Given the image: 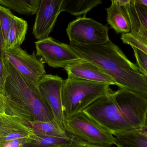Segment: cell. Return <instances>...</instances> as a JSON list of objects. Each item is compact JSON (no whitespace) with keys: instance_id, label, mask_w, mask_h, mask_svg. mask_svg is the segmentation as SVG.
<instances>
[{"instance_id":"obj_1","label":"cell","mask_w":147,"mask_h":147,"mask_svg":"<svg viewBox=\"0 0 147 147\" xmlns=\"http://www.w3.org/2000/svg\"><path fill=\"white\" fill-rule=\"evenodd\" d=\"M84 112L114 136L141 131L147 126V98L123 89H111Z\"/></svg>"},{"instance_id":"obj_2","label":"cell","mask_w":147,"mask_h":147,"mask_svg":"<svg viewBox=\"0 0 147 147\" xmlns=\"http://www.w3.org/2000/svg\"><path fill=\"white\" fill-rule=\"evenodd\" d=\"M5 63L8 72L4 88L6 114L26 122L53 120L37 84L24 77L6 60Z\"/></svg>"},{"instance_id":"obj_3","label":"cell","mask_w":147,"mask_h":147,"mask_svg":"<svg viewBox=\"0 0 147 147\" xmlns=\"http://www.w3.org/2000/svg\"><path fill=\"white\" fill-rule=\"evenodd\" d=\"M110 85L79 79L68 77L64 80L62 103L64 121L84 111L109 91Z\"/></svg>"},{"instance_id":"obj_4","label":"cell","mask_w":147,"mask_h":147,"mask_svg":"<svg viewBox=\"0 0 147 147\" xmlns=\"http://www.w3.org/2000/svg\"><path fill=\"white\" fill-rule=\"evenodd\" d=\"M64 124L67 133L90 144L104 147L117 145L112 134L83 111L65 121Z\"/></svg>"},{"instance_id":"obj_5","label":"cell","mask_w":147,"mask_h":147,"mask_svg":"<svg viewBox=\"0 0 147 147\" xmlns=\"http://www.w3.org/2000/svg\"><path fill=\"white\" fill-rule=\"evenodd\" d=\"M109 28L86 16L70 22L66 33L70 43L82 45H102L109 41Z\"/></svg>"},{"instance_id":"obj_6","label":"cell","mask_w":147,"mask_h":147,"mask_svg":"<svg viewBox=\"0 0 147 147\" xmlns=\"http://www.w3.org/2000/svg\"><path fill=\"white\" fill-rule=\"evenodd\" d=\"M36 55L42 64L54 68L64 69L68 64L79 59L69 45L49 37L34 42Z\"/></svg>"},{"instance_id":"obj_7","label":"cell","mask_w":147,"mask_h":147,"mask_svg":"<svg viewBox=\"0 0 147 147\" xmlns=\"http://www.w3.org/2000/svg\"><path fill=\"white\" fill-rule=\"evenodd\" d=\"M4 59L10 63L22 76L37 84L47 75L44 64L38 59L34 51L32 54L21 47L4 51Z\"/></svg>"},{"instance_id":"obj_8","label":"cell","mask_w":147,"mask_h":147,"mask_svg":"<svg viewBox=\"0 0 147 147\" xmlns=\"http://www.w3.org/2000/svg\"><path fill=\"white\" fill-rule=\"evenodd\" d=\"M63 81L57 75L47 74L38 82L37 85L42 97L51 110L53 119L65 130L62 103Z\"/></svg>"},{"instance_id":"obj_9","label":"cell","mask_w":147,"mask_h":147,"mask_svg":"<svg viewBox=\"0 0 147 147\" xmlns=\"http://www.w3.org/2000/svg\"><path fill=\"white\" fill-rule=\"evenodd\" d=\"M63 0H41L36 14L32 34L36 39H44L49 37L61 13Z\"/></svg>"},{"instance_id":"obj_10","label":"cell","mask_w":147,"mask_h":147,"mask_svg":"<svg viewBox=\"0 0 147 147\" xmlns=\"http://www.w3.org/2000/svg\"><path fill=\"white\" fill-rule=\"evenodd\" d=\"M68 77L107 84L117 86V83L95 64L79 59L68 64L64 68Z\"/></svg>"},{"instance_id":"obj_11","label":"cell","mask_w":147,"mask_h":147,"mask_svg":"<svg viewBox=\"0 0 147 147\" xmlns=\"http://www.w3.org/2000/svg\"><path fill=\"white\" fill-rule=\"evenodd\" d=\"M34 132L26 121L17 117L0 113V147L5 142L19 139H32Z\"/></svg>"},{"instance_id":"obj_12","label":"cell","mask_w":147,"mask_h":147,"mask_svg":"<svg viewBox=\"0 0 147 147\" xmlns=\"http://www.w3.org/2000/svg\"><path fill=\"white\" fill-rule=\"evenodd\" d=\"M122 6L130 23L131 33H140L147 38V6L138 0H125Z\"/></svg>"},{"instance_id":"obj_13","label":"cell","mask_w":147,"mask_h":147,"mask_svg":"<svg viewBox=\"0 0 147 147\" xmlns=\"http://www.w3.org/2000/svg\"><path fill=\"white\" fill-rule=\"evenodd\" d=\"M107 21L117 33H131L130 24L124 8L117 0H112L111 5L106 8Z\"/></svg>"},{"instance_id":"obj_14","label":"cell","mask_w":147,"mask_h":147,"mask_svg":"<svg viewBox=\"0 0 147 147\" xmlns=\"http://www.w3.org/2000/svg\"><path fill=\"white\" fill-rule=\"evenodd\" d=\"M28 28L26 21L15 16L4 43V51L21 47L26 39Z\"/></svg>"},{"instance_id":"obj_15","label":"cell","mask_w":147,"mask_h":147,"mask_svg":"<svg viewBox=\"0 0 147 147\" xmlns=\"http://www.w3.org/2000/svg\"><path fill=\"white\" fill-rule=\"evenodd\" d=\"M26 123L36 134L60 137H67L70 135L54 119L47 121L26 122Z\"/></svg>"},{"instance_id":"obj_16","label":"cell","mask_w":147,"mask_h":147,"mask_svg":"<svg viewBox=\"0 0 147 147\" xmlns=\"http://www.w3.org/2000/svg\"><path fill=\"white\" fill-rule=\"evenodd\" d=\"M102 3L101 0H63L60 10L61 13L66 11L76 16H86L93 8Z\"/></svg>"},{"instance_id":"obj_17","label":"cell","mask_w":147,"mask_h":147,"mask_svg":"<svg viewBox=\"0 0 147 147\" xmlns=\"http://www.w3.org/2000/svg\"><path fill=\"white\" fill-rule=\"evenodd\" d=\"M41 0H0V5L13 10L20 14H36Z\"/></svg>"},{"instance_id":"obj_18","label":"cell","mask_w":147,"mask_h":147,"mask_svg":"<svg viewBox=\"0 0 147 147\" xmlns=\"http://www.w3.org/2000/svg\"><path fill=\"white\" fill-rule=\"evenodd\" d=\"M117 145L124 147H147V136L140 131L123 132L115 135Z\"/></svg>"},{"instance_id":"obj_19","label":"cell","mask_w":147,"mask_h":147,"mask_svg":"<svg viewBox=\"0 0 147 147\" xmlns=\"http://www.w3.org/2000/svg\"><path fill=\"white\" fill-rule=\"evenodd\" d=\"M72 135L67 137H56L48 135H40L34 133L32 139L24 147H51L68 143Z\"/></svg>"},{"instance_id":"obj_20","label":"cell","mask_w":147,"mask_h":147,"mask_svg":"<svg viewBox=\"0 0 147 147\" xmlns=\"http://www.w3.org/2000/svg\"><path fill=\"white\" fill-rule=\"evenodd\" d=\"M121 40L124 44L129 45L147 55V38L140 33H130L122 34Z\"/></svg>"},{"instance_id":"obj_21","label":"cell","mask_w":147,"mask_h":147,"mask_svg":"<svg viewBox=\"0 0 147 147\" xmlns=\"http://www.w3.org/2000/svg\"><path fill=\"white\" fill-rule=\"evenodd\" d=\"M15 16L9 9L0 5V28L4 43Z\"/></svg>"},{"instance_id":"obj_22","label":"cell","mask_w":147,"mask_h":147,"mask_svg":"<svg viewBox=\"0 0 147 147\" xmlns=\"http://www.w3.org/2000/svg\"><path fill=\"white\" fill-rule=\"evenodd\" d=\"M134 50L136 64L140 67L143 74L147 77V55L140 50L135 47H132Z\"/></svg>"},{"instance_id":"obj_23","label":"cell","mask_w":147,"mask_h":147,"mask_svg":"<svg viewBox=\"0 0 147 147\" xmlns=\"http://www.w3.org/2000/svg\"><path fill=\"white\" fill-rule=\"evenodd\" d=\"M51 147H104L90 144L72 135L71 139L68 143Z\"/></svg>"},{"instance_id":"obj_24","label":"cell","mask_w":147,"mask_h":147,"mask_svg":"<svg viewBox=\"0 0 147 147\" xmlns=\"http://www.w3.org/2000/svg\"><path fill=\"white\" fill-rule=\"evenodd\" d=\"M8 76V72L5 65V60L0 58V88L4 91Z\"/></svg>"},{"instance_id":"obj_25","label":"cell","mask_w":147,"mask_h":147,"mask_svg":"<svg viewBox=\"0 0 147 147\" xmlns=\"http://www.w3.org/2000/svg\"><path fill=\"white\" fill-rule=\"evenodd\" d=\"M31 139H19L5 142L0 147H24Z\"/></svg>"},{"instance_id":"obj_26","label":"cell","mask_w":147,"mask_h":147,"mask_svg":"<svg viewBox=\"0 0 147 147\" xmlns=\"http://www.w3.org/2000/svg\"><path fill=\"white\" fill-rule=\"evenodd\" d=\"M6 109V96L5 92L0 88V113L5 112Z\"/></svg>"},{"instance_id":"obj_27","label":"cell","mask_w":147,"mask_h":147,"mask_svg":"<svg viewBox=\"0 0 147 147\" xmlns=\"http://www.w3.org/2000/svg\"><path fill=\"white\" fill-rule=\"evenodd\" d=\"M4 41L2 34L0 28V58L4 59Z\"/></svg>"},{"instance_id":"obj_28","label":"cell","mask_w":147,"mask_h":147,"mask_svg":"<svg viewBox=\"0 0 147 147\" xmlns=\"http://www.w3.org/2000/svg\"><path fill=\"white\" fill-rule=\"evenodd\" d=\"M140 2L147 6V0H138Z\"/></svg>"},{"instance_id":"obj_29","label":"cell","mask_w":147,"mask_h":147,"mask_svg":"<svg viewBox=\"0 0 147 147\" xmlns=\"http://www.w3.org/2000/svg\"><path fill=\"white\" fill-rule=\"evenodd\" d=\"M142 134L145 135H146L147 136V124L146 127V129L144 130H142V131H140Z\"/></svg>"},{"instance_id":"obj_30","label":"cell","mask_w":147,"mask_h":147,"mask_svg":"<svg viewBox=\"0 0 147 147\" xmlns=\"http://www.w3.org/2000/svg\"><path fill=\"white\" fill-rule=\"evenodd\" d=\"M117 147H124L122 146H120V145H118V144L117 145Z\"/></svg>"},{"instance_id":"obj_31","label":"cell","mask_w":147,"mask_h":147,"mask_svg":"<svg viewBox=\"0 0 147 147\" xmlns=\"http://www.w3.org/2000/svg\"></svg>"}]
</instances>
